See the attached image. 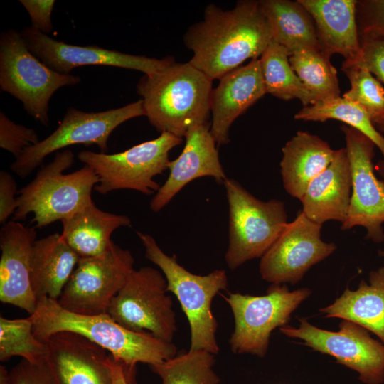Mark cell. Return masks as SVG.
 Here are the masks:
<instances>
[{
    "label": "cell",
    "instance_id": "cell-1",
    "mask_svg": "<svg viewBox=\"0 0 384 384\" xmlns=\"http://www.w3.org/2000/svg\"><path fill=\"white\" fill-rule=\"evenodd\" d=\"M183 38L193 52L188 62L212 80L258 58L272 40L259 1L252 0L228 10L208 5L203 19L190 26Z\"/></svg>",
    "mask_w": 384,
    "mask_h": 384
},
{
    "label": "cell",
    "instance_id": "cell-2",
    "mask_svg": "<svg viewBox=\"0 0 384 384\" xmlns=\"http://www.w3.org/2000/svg\"><path fill=\"white\" fill-rule=\"evenodd\" d=\"M33 333L46 343L61 331L79 334L102 347L123 368L130 384H134L138 363L149 366L160 363L177 355L173 342L159 339L149 333L130 331L119 324L107 314L82 315L70 312L47 297L38 300L36 309L29 316Z\"/></svg>",
    "mask_w": 384,
    "mask_h": 384
},
{
    "label": "cell",
    "instance_id": "cell-3",
    "mask_svg": "<svg viewBox=\"0 0 384 384\" xmlns=\"http://www.w3.org/2000/svg\"><path fill=\"white\" fill-rule=\"evenodd\" d=\"M213 80L189 62L173 61L137 85L145 116L160 133L184 137L193 127L208 124Z\"/></svg>",
    "mask_w": 384,
    "mask_h": 384
},
{
    "label": "cell",
    "instance_id": "cell-4",
    "mask_svg": "<svg viewBox=\"0 0 384 384\" xmlns=\"http://www.w3.org/2000/svg\"><path fill=\"white\" fill-rule=\"evenodd\" d=\"M74 162L71 150L55 152L54 159L18 191V208L13 220H24L32 213L31 223L36 228H42L68 218L93 202L91 195L99 182L98 177L87 165L64 174Z\"/></svg>",
    "mask_w": 384,
    "mask_h": 384
},
{
    "label": "cell",
    "instance_id": "cell-5",
    "mask_svg": "<svg viewBox=\"0 0 384 384\" xmlns=\"http://www.w3.org/2000/svg\"><path fill=\"white\" fill-rule=\"evenodd\" d=\"M136 233L144 245L146 258L161 269L166 279L167 292L176 296L188 321L189 350L218 353V322L212 312L211 303L220 290L227 289L225 271L215 270L206 275L194 274L180 265L174 255H167L151 235Z\"/></svg>",
    "mask_w": 384,
    "mask_h": 384
},
{
    "label": "cell",
    "instance_id": "cell-6",
    "mask_svg": "<svg viewBox=\"0 0 384 384\" xmlns=\"http://www.w3.org/2000/svg\"><path fill=\"white\" fill-rule=\"evenodd\" d=\"M80 76L57 73L28 49L21 32L9 28L0 35V87L20 100L37 122L49 124V102L63 86L75 85Z\"/></svg>",
    "mask_w": 384,
    "mask_h": 384
},
{
    "label": "cell",
    "instance_id": "cell-7",
    "mask_svg": "<svg viewBox=\"0 0 384 384\" xmlns=\"http://www.w3.org/2000/svg\"><path fill=\"white\" fill-rule=\"evenodd\" d=\"M229 206V243L225 260L230 270L262 257L287 224L284 202L263 201L237 181H223Z\"/></svg>",
    "mask_w": 384,
    "mask_h": 384
},
{
    "label": "cell",
    "instance_id": "cell-8",
    "mask_svg": "<svg viewBox=\"0 0 384 384\" xmlns=\"http://www.w3.org/2000/svg\"><path fill=\"white\" fill-rule=\"evenodd\" d=\"M182 142V137L162 132L154 139L122 152L82 151L78 158L97 174L99 182L94 189L97 193L105 195L115 190L131 189L151 195L161 187L154 178L168 169L169 151Z\"/></svg>",
    "mask_w": 384,
    "mask_h": 384
},
{
    "label": "cell",
    "instance_id": "cell-9",
    "mask_svg": "<svg viewBox=\"0 0 384 384\" xmlns=\"http://www.w3.org/2000/svg\"><path fill=\"white\" fill-rule=\"evenodd\" d=\"M311 294L308 288L289 291L286 284H272L262 296L222 294L234 316L235 328L229 339L233 353L264 357L272 331L287 325L294 311Z\"/></svg>",
    "mask_w": 384,
    "mask_h": 384
},
{
    "label": "cell",
    "instance_id": "cell-10",
    "mask_svg": "<svg viewBox=\"0 0 384 384\" xmlns=\"http://www.w3.org/2000/svg\"><path fill=\"white\" fill-rule=\"evenodd\" d=\"M144 115L142 99L119 108L96 112L70 107L58 128L44 139L26 148L11 164V170L25 178L42 164L47 156L72 145L95 144L101 153H107L112 132L126 121Z\"/></svg>",
    "mask_w": 384,
    "mask_h": 384
},
{
    "label": "cell",
    "instance_id": "cell-11",
    "mask_svg": "<svg viewBox=\"0 0 384 384\" xmlns=\"http://www.w3.org/2000/svg\"><path fill=\"white\" fill-rule=\"evenodd\" d=\"M162 272L151 267L134 270L112 299L107 314L132 331L172 342L177 331L173 301Z\"/></svg>",
    "mask_w": 384,
    "mask_h": 384
},
{
    "label": "cell",
    "instance_id": "cell-12",
    "mask_svg": "<svg viewBox=\"0 0 384 384\" xmlns=\"http://www.w3.org/2000/svg\"><path fill=\"white\" fill-rule=\"evenodd\" d=\"M134 264L131 252L112 241L102 255L80 258L58 303L78 314H107L112 299L134 270Z\"/></svg>",
    "mask_w": 384,
    "mask_h": 384
},
{
    "label": "cell",
    "instance_id": "cell-13",
    "mask_svg": "<svg viewBox=\"0 0 384 384\" xmlns=\"http://www.w3.org/2000/svg\"><path fill=\"white\" fill-rule=\"evenodd\" d=\"M299 325L279 328L285 336L299 338L303 344L336 358L337 363L355 370L365 384L384 382V343L373 338L368 331L348 320H343L338 331L316 327L306 318Z\"/></svg>",
    "mask_w": 384,
    "mask_h": 384
},
{
    "label": "cell",
    "instance_id": "cell-14",
    "mask_svg": "<svg viewBox=\"0 0 384 384\" xmlns=\"http://www.w3.org/2000/svg\"><path fill=\"white\" fill-rule=\"evenodd\" d=\"M341 129L344 134L352 178L348 216L341 230L356 226L366 230V238L375 243L384 241V181L375 174L373 162L375 145L366 135L347 125Z\"/></svg>",
    "mask_w": 384,
    "mask_h": 384
},
{
    "label": "cell",
    "instance_id": "cell-15",
    "mask_svg": "<svg viewBox=\"0 0 384 384\" xmlns=\"http://www.w3.org/2000/svg\"><path fill=\"white\" fill-rule=\"evenodd\" d=\"M322 225L312 221L302 211L287 223L282 233L261 257V277L274 284H294L314 265L336 249L333 242L321 240Z\"/></svg>",
    "mask_w": 384,
    "mask_h": 384
},
{
    "label": "cell",
    "instance_id": "cell-16",
    "mask_svg": "<svg viewBox=\"0 0 384 384\" xmlns=\"http://www.w3.org/2000/svg\"><path fill=\"white\" fill-rule=\"evenodd\" d=\"M21 34L30 51L53 70L70 74L75 68L86 65H105L135 70L146 75L156 73L174 60L136 55L101 48L97 46H80L57 41L33 26H26Z\"/></svg>",
    "mask_w": 384,
    "mask_h": 384
},
{
    "label": "cell",
    "instance_id": "cell-17",
    "mask_svg": "<svg viewBox=\"0 0 384 384\" xmlns=\"http://www.w3.org/2000/svg\"><path fill=\"white\" fill-rule=\"evenodd\" d=\"M46 343L45 361L53 384H113L111 356L86 337L61 331Z\"/></svg>",
    "mask_w": 384,
    "mask_h": 384
},
{
    "label": "cell",
    "instance_id": "cell-18",
    "mask_svg": "<svg viewBox=\"0 0 384 384\" xmlns=\"http://www.w3.org/2000/svg\"><path fill=\"white\" fill-rule=\"evenodd\" d=\"M37 233L35 227H27L10 220L0 231V300L34 313L37 299L31 283V260Z\"/></svg>",
    "mask_w": 384,
    "mask_h": 384
},
{
    "label": "cell",
    "instance_id": "cell-19",
    "mask_svg": "<svg viewBox=\"0 0 384 384\" xmlns=\"http://www.w3.org/2000/svg\"><path fill=\"white\" fill-rule=\"evenodd\" d=\"M210 128V124H199L187 132L182 152L169 161V176L150 201L153 212L162 210L185 186L198 178L210 176L223 183L227 178Z\"/></svg>",
    "mask_w": 384,
    "mask_h": 384
},
{
    "label": "cell",
    "instance_id": "cell-20",
    "mask_svg": "<svg viewBox=\"0 0 384 384\" xmlns=\"http://www.w3.org/2000/svg\"><path fill=\"white\" fill-rule=\"evenodd\" d=\"M265 94L258 58L220 79L210 102V131L218 146L230 142L229 129L233 122Z\"/></svg>",
    "mask_w": 384,
    "mask_h": 384
},
{
    "label": "cell",
    "instance_id": "cell-21",
    "mask_svg": "<svg viewBox=\"0 0 384 384\" xmlns=\"http://www.w3.org/2000/svg\"><path fill=\"white\" fill-rule=\"evenodd\" d=\"M352 188L350 163L345 148L335 150L331 163L308 185L300 199L302 212L319 224L347 218Z\"/></svg>",
    "mask_w": 384,
    "mask_h": 384
},
{
    "label": "cell",
    "instance_id": "cell-22",
    "mask_svg": "<svg viewBox=\"0 0 384 384\" xmlns=\"http://www.w3.org/2000/svg\"><path fill=\"white\" fill-rule=\"evenodd\" d=\"M311 16L321 50L356 63L361 53L356 18L357 1L298 0Z\"/></svg>",
    "mask_w": 384,
    "mask_h": 384
},
{
    "label": "cell",
    "instance_id": "cell-23",
    "mask_svg": "<svg viewBox=\"0 0 384 384\" xmlns=\"http://www.w3.org/2000/svg\"><path fill=\"white\" fill-rule=\"evenodd\" d=\"M334 154L318 136L297 132L282 148L280 170L287 193L300 200L309 183L331 163Z\"/></svg>",
    "mask_w": 384,
    "mask_h": 384
},
{
    "label": "cell",
    "instance_id": "cell-24",
    "mask_svg": "<svg viewBox=\"0 0 384 384\" xmlns=\"http://www.w3.org/2000/svg\"><path fill=\"white\" fill-rule=\"evenodd\" d=\"M80 258L58 233L35 241L31 283L37 302L44 297L58 299Z\"/></svg>",
    "mask_w": 384,
    "mask_h": 384
},
{
    "label": "cell",
    "instance_id": "cell-25",
    "mask_svg": "<svg viewBox=\"0 0 384 384\" xmlns=\"http://www.w3.org/2000/svg\"><path fill=\"white\" fill-rule=\"evenodd\" d=\"M326 318L348 320L375 334L384 343V267L369 273L356 290L346 288L330 305L319 309Z\"/></svg>",
    "mask_w": 384,
    "mask_h": 384
},
{
    "label": "cell",
    "instance_id": "cell-26",
    "mask_svg": "<svg viewBox=\"0 0 384 384\" xmlns=\"http://www.w3.org/2000/svg\"><path fill=\"white\" fill-rule=\"evenodd\" d=\"M61 223L63 238L80 258L102 255L111 245L115 230L131 226L128 216L103 211L94 201Z\"/></svg>",
    "mask_w": 384,
    "mask_h": 384
},
{
    "label": "cell",
    "instance_id": "cell-27",
    "mask_svg": "<svg viewBox=\"0 0 384 384\" xmlns=\"http://www.w3.org/2000/svg\"><path fill=\"white\" fill-rule=\"evenodd\" d=\"M259 5L272 41L284 47L289 56L301 50H321L314 20L299 1L262 0Z\"/></svg>",
    "mask_w": 384,
    "mask_h": 384
},
{
    "label": "cell",
    "instance_id": "cell-28",
    "mask_svg": "<svg viewBox=\"0 0 384 384\" xmlns=\"http://www.w3.org/2000/svg\"><path fill=\"white\" fill-rule=\"evenodd\" d=\"M287 50L271 41L259 59L266 94L284 100L299 99L303 107L314 103L313 97L291 67Z\"/></svg>",
    "mask_w": 384,
    "mask_h": 384
},
{
    "label": "cell",
    "instance_id": "cell-29",
    "mask_svg": "<svg viewBox=\"0 0 384 384\" xmlns=\"http://www.w3.org/2000/svg\"><path fill=\"white\" fill-rule=\"evenodd\" d=\"M297 120L324 122L336 119L359 131L370 139L381 152L384 166V136L376 129L366 112L355 102L338 97L303 107L295 115Z\"/></svg>",
    "mask_w": 384,
    "mask_h": 384
},
{
    "label": "cell",
    "instance_id": "cell-30",
    "mask_svg": "<svg viewBox=\"0 0 384 384\" xmlns=\"http://www.w3.org/2000/svg\"><path fill=\"white\" fill-rule=\"evenodd\" d=\"M289 60L311 93L313 104L340 97L337 72L329 55L321 50H301L291 55Z\"/></svg>",
    "mask_w": 384,
    "mask_h": 384
},
{
    "label": "cell",
    "instance_id": "cell-31",
    "mask_svg": "<svg viewBox=\"0 0 384 384\" xmlns=\"http://www.w3.org/2000/svg\"><path fill=\"white\" fill-rule=\"evenodd\" d=\"M215 355L203 350L181 352L172 358L150 365L161 384H220L214 371Z\"/></svg>",
    "mask_w": 384,
    "mask_h": 384
},
{
    "label": "cell",
    "instance_id": "cell-32",
    "mask_svg": "<svg viewBox=\"0 0 384 384\" xmlns=\"http://www.w3.org/2000/svg\"><path fill=\"white\" fill-rule=\"evenodd\" d=\"M48 347L35 336L30 317L9 319L0 316V360L21 356L31 363L46 360Z\"/></svg>",
    "mask_w": 384,
    "mask_h": 384
},
{
    "label": "cell",
    "instance_id": "cell-33",
    "mask_svg": "<svg viewBox=\"0 0 384 384\" xmlns=\"http://www.w3.org/2000/svg\"><path fill=\"white\" fill-rule=\"evenodd\" d=\"M342 70L348 77L351 88L343 97L361 106L374 125L384 120V86L366 68L344 60Z\"/></svg>",
    "mask_w": 384,
    "mask_h": 384
},
{
    "label": "cell",
    "instance_id": "cell-34",
    "mask_svg": "<svg viewBox=\"0 0 384 384\" xmlns=\"http://www.w3.org/2000/svg\"><path fill=\"white\" fill-rule=\"evenodd\" d=\"M38 134L32 128L18 124L0 112V147L12 154L15 158L24 149L39 142Z\"/></svg>",
    "mask_w": 384,
    "mask_h": 384
},
{
    "label": "cell",
    "instance_id": "cell-35",
    "mask_svg": "<svg viewBox=\"0 0 384 384\" xmlns=\"http://www.w3.org/2000/svg\"><path fill=\"white\" fill-rule=\"evenodd\" d=\"M359 38L384 39V0L357 1Z\"/></svg>",
    "mask_w": 384,
    "mask_h": 384
},
{
    "label": "cell",
    "instance_id": "cell-36",
    "mask_svg": "<svg viewBox=\"0 0 384 384\" xmlns=\"http://www.w3.org/2000/svg\"><path fill=\"white\" fill-rule=\"evenodd\" d=\"M361 53L355 63L368 70L384 86V39L361 38Z\"/></svg>",
    "mask_w": 384,
    "mask_h": 384
},
{
    "label": "cell",
    "instance_id": "cell-37",
    "mask_svg": "<svg viewBox=\"0 0 384 384\" xmlns=\"http://www.w3.org/2000/svg\"><path fill=\"white\" fill-rule=\"evenodd\" d=\"M9 384H53L46 361L31 363L21 361L9 371Z\"/></svg>",
    "mask_w": 384,
    "mask_h": 384
},
{
    "label": "cell",
    "instance_id": "cell-38",
    "mask_svg": "<svg viewBox=\"0 0 384 384\" xmlns=\"http://www.w3.org/2000/svg\"><path fill=\"white\" fill-rule=\"evenodd\" d=\"M19 1L30 16L31 26L46 35L53 31L51 14L55 3V0H20Z\"/></svg>",
    "mask_w": 384,
    "mask_h": 384
},
{
    "label": "cell",
    "instance_id": "cell-39",
    "mask_svg": "<svg viewBox=\"0 0 384 384\" xmlns=\"http://www.w3.org/2000/svg\"><path fill=\"white\" fill-rule=\"evenodd\" d=\"M17 183L11 174L0 171V223L4 225L8 218L15 213L17 208Z\"/></svg>",
    "mask_w": 384,
    "mask_h": 384
},
{
    "label": "cell",
    "instance_id": "cell-40",
    "mask_svg": "<svg viewBox=\"0 0 384 384\" xmlns=\"http://www.w3.org/2000/svg\"><path fill=\"white\" fill-rule=\"evenodd\" d=\"M110 366L112 369L113 384H130L126 378L122 367L111 356Z\"/></svg>",
    "mask_w": 384,
    "mask_h": 384
},
{
    "label": "cell",
    "instance_id": "cell-41",
    "mask_svg": "<svg viewBox=\"0 0 384 384\" xmlns=\"http://www.w3.org/2000/svg\"><path fill=\"white\" fill-rule=\"evenodd\" d=\"M9 371L5 368V366L1 365L0 366V384H9Z\"/></svg>",
    "mask_w": 384,
    "mask_h": 384
},
{
    "label": "cell",
    "instance_id": "cell-42",
    "mask_svg": "<svg viewBox=\"0 0 384 384\" xmlns=\"http://www.w3.org/2000/svg\"><path fill=\"white\" fill-rule=\"evenodd\" d=\"M376 129L381 133H384V120L380 122V123L375 125ZM377 170L379 174L384 179V166L382 165L380 162L378 164ZM384 181V180H383Z\"/></svg>",
    "mask_w": 384,
    "mask_h": 384
},
{
    "label": "cell",
    "instance_id": "cell-43",
    "mask_svg": "<svg viewBox=\"0 0 384 384\" xmlns=\"http://www.w3.org/2000/svg\"><path fill=\"white\" fill-rule=\"evenodd\" d=\"M379 253L382 257H384V251H381Z\"/></svg>",
    "mask_w": 384,
    "mask_h": 384
}]
</instances>
